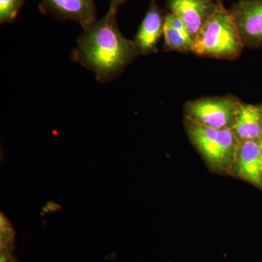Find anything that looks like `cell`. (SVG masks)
Returning a JSON list of instances; mask_svg holds the SVG:
<instances>
[{"instance_id": "cell-2", "label": "cell", "mask_w": 262, "mask_h": 262, "mask_svg": "<svg viewBox=\"0 0 262 262\" xmlns=\"http://www.w3.org/2000/svg\"><path fill=\"white\" fill-rule=\"evenodd\" d=\"M244 48L230 11L220 4L193 41L192 53L231 61L238 58Z\"/></svg>"}, {"instance_id": "cell-4", "label": "cell", "mask_w": 262, "mask_h": 262, "mask_svg": "<svg viewBox=\"0 0 262 262\" xmlns=\"http://www.w3.org/2000/svg\"><path fill=\"white\" fill-rule=\"evenodd\" d=\"M241 103L232 96L200 98L186 103L184 113L189 123L219 130H232Z\"/></svg>"}, {"instance_id": "cell-17", "label": "cell", "mask_w": 262, "mask_h": 262, "mask_svg": "<svg viewBox=\"0 0 262 262\" xmlns=\"http://www.w3.org/2000/svg\"><path fill=\"white\" fill-rule=\"evenodd\" d=\"M262 143V141H261ZM261 181H262V154H261Z\"/></svg>"}, {"instance_id": "cell-5", "label": "cell", "mask_w": 262, "mask_h": 262, "mask_svg": "<svg viewBox=\"0 0 262 262\" xmlns=\"http://www.w3.org/2000/svg\"><path fill=\"white\" fill-rule=\"evenodd\" d=\"M229 11L245 47L262 48V0H237Z\"/></svg>"}, {"instance_id": "cell-6", "label": "cell", "mask_w": 262, "mask_h": 262, "mask_svg": "<svg viewBox=\"0 0 262 262\" xmlns=\"http://www.w3.org/2000/svg\"><path fill=\"white\" fill-rule=\"evenodd\" d=\"M39 9L43 15L57 20H72L85 28L97 20L94 0H40Z\"/></svg>"}, {"instance_id": "cell-14", "label": "cell", "mask_w": 262, "mask_h": 262, "mask_svg": "<svg viewBox=\"0 0 262 262\" xmlns=\"http://www.w3.org/2000/svg\"><path fill=\"white\" fill-rule=\"evenodd\" d=\"M129 1H130V0H110V8L118 11L119 8L120 6L128 3Z\"/></svg>"}, {"instance_id": "cell-11", "label": "cell", "mask_w": 262, "mask_h": 262, "mask_svg": "<svg viewBox=\"0 0 262 262\" xmlns=\"http://www.w3.org/2000/svg\"><path fill=\"white\" fill-rule=\"evenodd\" d=\"M163 38L165 51L192 52L193 42L189 34L173 28L166 22L164 27Z\"/></svg>"}, {"instance_id": "cell-9", "label": "cell", "mask_w": 262, "mask_h": 262, "mask_svg": "<svg viewBox=\"0 0 262 262\" xmlns=\"http://www.w3.org/2000/svg\"><path fill=\"white\" fill-rule=\"evenodd\" d=\"M262 140L241 143L234 166L237 175L256 187L262 188Z\"/></svg>"}, {"instance_id": "cell-8", "label": "cell", "mask_w": 262, "mask_h": 262, "mask_svg": "<svg viewBox=\"0 0 262 262\" xmlns=\"http://www.w3.org/2000/svg\"><path fill=\"white\" fill-rule=\"evenodd\" d=\"M165 16L157 0H150L149 8L139 26L134 42L139 55H149L158 52V45L163 37Z\"/></svg>"}, {"instance_id": "cell-7", "label": "cell", "mask_w": 262, "mask_h": 262, "mask_svg": "<svg viewBox=\"0 0 262 262\" xmlns=\"http://www.w3.org/2000/svg\"><path fill=\"white\" fill-rule=\"evenodd\" d=\"M220 5L213 0H166L170 13L182 19L192 42Z\"/></svg>"}, {"instance_id": "cell-3", "label": "cell", "mask_w": 262, "mask_h": 262, "mask_svg": "<svg viewBox=\"0 0 262 262\" xmlns=\"http://www.w3.org/2000/svg\"><path fill=\"white\" fill-rule=\"evenodd\" d=\"M190 140L207 163L215 169H225L235 163L241 143L231 129L211 128L187 122Z\"/></svg>"}, {"instance_id": "cell-10", "label": "cell", "mask_w": 262, "mask_h": 262, "mask_svg": "<svg viewBox=\"0 0 262 262\" xmlns=\"http://www.w3.org/2000/svg\"><path fill=\"white\" fill-rule=\"evenodd\" d=\"M232 130L241 143L262 140V103H241Z\"/></svg>"}, {"instance_id": "cell-16", "label": "cell", "mask_w": 262, "mask_h": 262, "mask_svg": "<svg viewBox=\"0 0 262 262\" xmlns=\"http://www.w3.org/2000/svg\"><path fill=\"white\" fill-rule=\"evenodd\" d=\"M215 3H219V4H223L224 0H213Z\"/></svg>"}, {"instance_id": "cell-1", "label": "cell", "mask_w": 262, "mask_h": 262, "mask_svg": "<svg viewBox=\"0 0 262 262\" xmlns=\"http://www.w3.org/2000/svg\"><path fill=\"white\" fill-rule=\"evenodd\" d=\"M117 13L110 8L102 18L84 28L72 53V61L94 72L101 83L115 80L139 56L134 40L119 29Z\"/></svg>"}, {"instance_id": "cell-15", "label": "cell", "mask_w": 262, "mask_h": 262, "mask_svg": "<svg viewBox=\"0 0 262 262\" xmlns=\"http://www.w3.org/2000/svg\"><path fill=\"white\" fill-rule=\"evenodd\" d=\"M9 253L8 250L1 251V256H0V262H10Z\"/></svg>"}, {"instance_id": "cell-13", "label": "cell", "mask_w": 262, "mask_h": 262, "mask_svg": "<svg viewBox=\"0 0 262 262\" xmlns=\"http://www.w3.org/2000/svg\"><path fill=\"white\" fill-rule=\"evenodd\" d=\"M0 232H1V251L8 250L10 242L15 237V231L9 220L1 213L0 217Z\"/></svg>"}, {"instance_id": "cell-12", "label": "cell", "mask_w": 262, "mask_h": 262, "mask_svg": "<svg viewBox=\"0 0 262 262\" xmlns=\"http://www.w3.org/2000/svg\"><path fill=\"white\" fill-rule=\"evenodd\" d=\"M27 0H0V24L13 23Z\"/></svg>"}]
</instances>
